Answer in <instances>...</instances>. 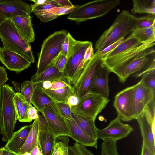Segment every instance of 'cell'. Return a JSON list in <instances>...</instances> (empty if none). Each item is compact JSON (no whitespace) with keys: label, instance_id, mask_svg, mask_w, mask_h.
Wrapping results in <instances>:
<instances>
[{"label":"cell","instance_id":"cell-49","mask_svg":"<svg viewBox=\"0 0 155 155\" xmlns=\"http://www.w3.org/2000/svg\"><path fill=\"white\" fill-rule=\"evenodd\" d=\"M68 136H62L58 137L59 139L63 143V155H68V144L69 142V139Z\"/></svg>","mask_w":155,"mask_h":155},{"label":"cell","instance_id":"cell-3","mask_svg":"<svg viewBox=\"0 0 155 155\" xmlns=\"http://www.w3.org/2000/svg\"><path fill=\"white\" fill-rule=\"evenodd\" d=\"M68 47L66 62L64 71L69 84H72L75 78L86 65L84 58L85 51L92 43L89 41H78L69 32L67 34Z\"/></svg>","mask_w":155,"mask_h":155},{"label":"cell","instance_id":"cell-37","mask_svg":"<svg viewBox=\"0 0 155 155\" xmlns=\"http://www.w3.org/2000/svg\"><path fill=\"white\" fill-rule=\"evenodd\" d=\"M14 103L17 117L18 120L20 118L21 109L24 103L26 101L20 92L15 93L14 97Z\"/></svg>","mask_w":155,"mask_h":155},{"label":"cell","instance_id":"cell-60","mask_svg":"<svg viewBox=\"0 0 155 155\" xmlns=\"http://www.w3.org/2000/svg\"><path fill=\"white\" fill-rule=\"evenodd\" d=\"M21 155H31V154L30 153L28 152H26Z\"/></svg>","mask_w":155,"mask_h":155},{"label":"cell","instance_id":"cell-47","mask_svg":"<svg viewBox=\"0 0 155 155\" xmlns=\"http://www.w3.org/2000/svg\"><path fill=\"white\" fill-rule=\"evenodd\" d=\"M63 146L60 141L55 142L52 155H63Z\"/></svg>","mask_w":155,"mask_h":155},{"label":"cell","instance_id":"cell-59","mask_svg":"<svg viewBox=\"0 0 155 155\" xmlns=\"http://www.w3.org/2000/svg\"><path fill=\"white\" fill-rule=\"evenodd\" d=\"M4 149L3 147L0 148V155H2Z\"/></svg>","mask_w":155,"mask_h":155},{"label":"cell","instance_id":"cell-4","mask_svg":"<svg viewBox=\"0 0 155 155\" xmlns=\"http://www.w3.org/2000/svg\"><path fill=\"white\" fill-rule=\"evenodd\" d=\"M155 42L143 43L121 54L102 58L104 64L110 72L117 75L119 80L127 66L135 59L155 52Z\"/></svg>","mask_w":155,"mask_h":155},{"label":"cell","instance_id":"cell-27","mask_svg":"<svg viewBox=\"0 0 155 155\" xmlns=\"http://www.w3.org/2000/svg\"><path fill=\"white\" fill-rule=\"evenodd\" d=\"M32 124L31 129L19 153V155H22L26 152L31 153L35 147L39 146L38 142V118L34 120Z\"/></svg>","mask_w":155,"mask_h":155},{"label":"cell","instance_id":"cell-6","mask_svg":"<svg viewBox=\"0 0 155 155\" xmlns=\"http://www.w3.org/2000/svg\"><path fill=\"white\" fill-rule=\"evenodd\" d=\"M68 32L64 30L56 31L48 36L43 41L38 55L37 76L45 70L60 54L62 43Z\"/></svg>","mask_w":155,"mask_h":155},{"label":"cell","instance_id":"cell-5","mask_svg":"<svg viewBox=\"0 0 155 155\" xmlns=\"http://www.w3.org/2000/svg\"><path fill=\"white\" fill-rule=\"evenodd\" d=\"M120 0H98L91 1L78 6L69 15L68 20L79 24L88 20L105 15L118 6Z\"/></svg>","mask_w":155,"mask_h":155},{"label":"cell","instance_id":"cell-44","mask_svg":"<svg viewBox=\"0 0 155 155\" xmlns=\"http://www.w3.org/2000/svg\"><path fill=\"white\" fill-rule=\"evenodd\" d=\"M92 44L86 50L84 58V64L85 65L92 58L94 54Z\"/></svg>","mask_w":155,"mask_h":155},{"label":"cell","instance_id":"cell-9","mask_svg":"<svg viewBox=\"0 0 155 155\" xmlns=\"http://www.w3.org/2000/svg\"><path fill=\"white\" fill-rule=\"evenodd\" d=\"M109 101L100 95L88 92L80 99L77 106L71 107V111L83 117L95 120Z\"/></svg>","mask_w":155,"mask_h":155},{"label":"cell","instance_id":"cell-45","mask_svg":"<svg viewBox=\"0 0 155 155\" xmlns=\"http://www.w3.org/2000/svg\"><path fill=\"white\" fill-rule=\"evenodd\" d=\"M37 109L33 107L32 104L30 105L28 111V116L30 121L38 118L39 114Z\"/></svg>","mask_w":155,"mask_h":155},{"label":"cell","instance_id":"cell-58","mask_svg":"<svg viewBox=\"0 0 155 155\" xmlns=\"http://www.w3.org/2000/svg\"><path fill=\"white\" fill-rule=\"evenodd\" d=\"M6 19L5 17L0 12V25Z\"/></svg>","mask_w":155,"mask_h":155},{"label":"cell","instance_id":"cell-29","mask_svg":"<svg viewBox=\"0 0 155 155\" xmlns=\"http://www.w3.org/2000/svg\"><path fill=\"white\" fill-rule=\"evenodd\" d=\"M131 11L136 14L155 15V0H133Z\"/></svg>","mask_w":155,"mask_h":155},{"label":"cell","instance_id":"cell-55","mask_svg":"<svg viewBox=\"0 0 155 155\" xmlns=\"http://www.w3.org/2000/svg\"><path fill=\"white\" fill-rule=\"evenodd\" d=\"M141 155H154L151 153L147 149L144 145L142 143L141 147Z\"/></svg>","mask_w":155,"mask_h":155},{"label":"cell","instance_id":"cell-15","mask_svg":"<svg viewBox=\"0 0 155 155\" xmlns=\"http://www.w3.org/2000/svg\"><path fill=\"white\" fill-rule=\"evenodd\" d=\"M0 62L6 68L17 74L30 66L31 63L24 57L0 46Z\"/></svg>","mask_w":155,"mask_h":155},{"label":"cell","instance_id":"cell-19","mask_svg":"<svg viewBox=\"0 0 155 155\" xmlns=\"http://www.w3.org/2000/svg\"><path fill=\"white\" fill-rule=\"evenodd\" d=\"M32 124L23 126L13 133L12 137L3 147L10 152L19 155L31 129Z\"/></svg>","mask_w":155,"mask_h":155},{"label":"cell","instance_id":"cell-51","mask_svg":"<svg viewBox=\"0 0 155 155\" xmlns=\"http://www.w3.org/2000/svg\"><path fill=\"white\" fill-rule=\"evenodd\" d=\"M53 1L61 7H71L74 5L68 0H54Z\"/></svg>","mask_w":155,"mask_h":155},{"label":"cell","instance_id":"cell-24","mask_svg":"<svg viewBox=\"0 0 155 155\" xmlns=\"http://www.w3.org/2000/svg\"><path fill=\"white\" fill-rule=\"evenodd\" d=\"M36 85V87L31 98V104H33L38 111L39 112L44 107L47 106L55 112L61 114L55 103L51 100L42 91L41 87L40 86L37 84Z\"/></svg>","mask_w":155,"mask_h":155},{"label":"cell","instance_id":"cell-32","mask_svg":"<svg viewBox=\"0 0 155 155\" xmlns=\"http://www.w3.org/2000/svg\"><path fill=\"white\" fill-rule=\"evenodd\" d=\"M36 86V84L31 80L25 81L21 85L20 93L29 105L32 104L31 99Z\"/></svg>","mask_w":155,"mask_h":155},{"label":"cell","instance_id":"cell-11","mask_svg":"<svg viewBox=\"0 0 155 155\" xmlns=\"http://www.w3.org/2000/svg\"><path fill=\"white\" fill-rule=\"evenodd\" d=\"M133 130L131 126L122 122L120 117L117 116L106 127L97 129V139L117 141L126 137Z\"/></svg>","mask_w":155,"mask_h":155},{"label":"cell","instance_id":"cell-41","mask_svg":"<svg viewBox=\"0 0 155 155\" xmlns=\"http://www.w3.org/2000/svg\"><path fill=\"white\" fill-rule=\"evenodd\" d=\"M55 62L58 70L60 72L64 73L66 62V57L60 54L55 59Z\"/></svg>","mask_w":155,"mask_h":155},{"label":"cell","instance_id":"cell-18","mask_svg":"<svg viewBox=\"0 0 155 155\" xmlns=\"http://www.w3.org/2000/svg\"><path fill=\"white\" fill-rule=\"evenodd\" d=\"M155 62V53L141 56L135 59L125 68L119 80L124 83L131 74L138 71L143 68H146Z\"/></svg>","mask_w":155,"mask_h":155},{"label":"cell","instance_id":"cell-52","mask_svg":"<svg viewBox=\"0 0 155 155\" xmlns=\"http://www.w3.org/2000/svg\"><path fill=\"white\" fill-rule=\"evenodd\" d=\"M52 82L46 81L42 82L36 83L42 88L45 89H49L51 87Z\"/></svg>","mask_w":155,"mask_h":155},{"label":"cell","instance_id":"cell-34","mask_svg":"<svg viewBox=\"0 0 155 155\" xmlns=\"http://www.w3.org/2000/svg\"><path fill=\"white\" fill-rule=\"evenodd\" d=\"M101 155H119L118 152L117 141L113 140H103L101 145Z\"/></svg>","mask_w":155,"mask_h":155},{"label":"cell","instance_id":"cell-31","mask_svg":"<svg viewBox=\"0 0 155 155\" xmlns=\"http://www.w3.org/2000/svg\"><path fill=\"white\" fill-rule=\"evenodd\" d=\"M155 24L150 27L134 30L131 34L141 44L155 41Z\"/></svg>","mask_w":155,"mask_h":155},{"label":"cell","instance_id":"cell-39","mask_svg":"<svg viewBox=\"0 0 155 155\" xmlns=\"http://www.w3.org/2000/svg\"><path fill=\"white\" fill-rule=\"evenodd\" d=\"M125 39V38H122L115 42L109 45L101 51L100 52H96L97 53L98 56L100 58H103L107 54L114 50Z\"/></svg>","mask_w":155,"mask_h":155},{"label":"cell","instance_id":"cell-12","mask_svg":"<svg viewBox=\"0 0 155 155\" xmlns=\"http://www.w3.org/2000/svg\"><path fill=\"white\" fill-rule=\"evenodd\" d=\"M133 91L134 85L121 90L114 97L113 106L117 116L123 121L129 122L133 119L132 112Z\"/></svg>","mask_w":155,"mask_h":155},{"label":"cell","instance_id":"cell-56","mask_svg":"<svg viewBox=\"0 0 155 155\" xmlns=\"http://www.w3.org/2000/svg\"><path fill=\"white\" fill-rule=\"evenodd\" d=\"M50 0H32L30 1L33 2L34 4H31L33 6H36L45 3H48L50 2Z\"/></svg>","mask_w":155,"mask_h":155},{"label":"cell","instance_id":"cell-57","mask_svg":"<svg viewBox=\"0 0 155 155\" xmlns=\"http://www.w3.org/2000/svg\"><path fill=\"white\" fill-rule=\"evenodd\" d=\"M2 155H18L10 152L4 149Z\"/></svg>","mask_w":155,"mask_h":155},{"label":"cell","instance_id":"cell-38","mask_svg":"<svg viewBox=\"0 0 155 155\" xmlns=\"http://www.w3.org/2000/svg\"><path fill=\"white\" fill-rule=\"evenodd\" d=\"M142 79L147 87L155 91V70L144 74Z\"/></svg>","mask_w":155,"mask_h":155},{"label":"cell","instance_id":"cell-43","mask_svg":"<svg viewBox=\"0 0 155 155\" xmlns=\"http://www.w3.org/2000/svg\"><path fill=\"white\" fill-rule=\"evenodd\" d=\"M70 85L68 82L62 80H57L52 82L51 86L49 89L56 90L63 88Z\"/></svg>","mask_w":155,"mask_h":155},{"label":"cell","instance_id":"cell-2","mask_svg":"<svg viewBox=\"0 0 155 155\" xmlns=\"http://www.w3.org/2000/svg\"><path fill=\"white\" fill-rule=\"evenodd\" d=\"M0 39L3 48L18 54L31 63H34L31 43L21 35L9 19H6L0 25Z\"/></svg>","mask_w":155,"mask_h":155},{"label":"cell","instance_id":"cell-25","mask_svg":"<svg viewBox=\"0 0 155 155\" xmlns=\"http://www.w3.org/2000/svg\"><path fill=\"white\" fill-rule=\"evenodd\" d=\"M57 80H62L68 82V79L65 74L60 72L57 68L55 60L54 62L42 72L37 76L33 75L31 78V81L35 83H41L46 81L52 82Z\"/></svg>","mask_w":155,"mask_h":155},{"label":"cell","instance_id":"cell-46","mask_svg":"<svg viewBox=\"0 0 155 155\" xmlns=\"http://www.w3.org/2000/svg\"><path fill=\"white\" fill-rule=\"evenodd\" d=\"M8 80L6 69L0 65V88Z\"/></svg>","mask_w":155,"mask_h":155},{"label":"cell","instance_id":"cell-10","mask_svg":"<svg viewBox=\"0 0 155 155\" xmlns=\"http://www.w3.org/2000/svg\"><path fill=\"white\" fill-rule=\"evenodd\" d=\"M155 91L147 87L143 79L134 85L132 104L133 119H137L146 107L155 101Z\"/></svg>","mask_w":155,"mask_h":155},{"label":"cell","instance_id":"cell-16","mask_svg":"<svg viewBox=\"0 0 155 155\" xmlns=\"http://www.w3.org/2000/svg\"><path fill=\"white\" fill-rule=\"evenodd\" d=\"M0 12L6 19L18 16L31 15L30 5L21 0H0Z\"/></svg>","mask_w":155,"mask_h":155},{"label":"cell","instance_id":"cell-30","mask_svg":"<svg viewBox=\"0 0 155 155\" xmlns=\"http://www.w3.org/2000/svg\"><path fill=\"white\" fill-rule=\"evenodd\" d=\"M141 44L138 40L130 35L103 58H107L123 53Z\"/></svg>","mask_w":155,"mask_h":155},{"label":"cell","instance_id":"cell-42","mask_svg":"<svg viewBox=\"0 0 155 155\" xmlns=\"http://www.w3.org/2000/svg\"><path fill=\"white\" fill-rule=\"evenodd\" d=\"M30 105L26 101L24 104L21 110L20 117L18 120L19 122H31L28 116V111Z\"/></svg>","mask_w":155,"mask_h":155},{"label":"cell","instance_id":"cell-53","mask_svg":"<svg viewBox=\"0 0 155 155\" xmlns=\"http://www.w3.org/2000/svg\"><path fill=\"white\" fill-rule=\"evenodd\" d=\"M2 87L0 88V133L2 127Z\"/></svg>","mask_w":155,"mask_h":155},{"label":"cell","instance_id":"cell-23","mask_svg":"<svg viewBox=\"0 0 155 155\" xmlns=\"http://www.w3.org/2000/svg\"><path fill=\"white\" fill-rule=\"evenodd\" d=\"M78 6L75 5L71 7H57L46 10L33 11L31 12L35 14L42 22L46 23L61 15L69 14Z\"/></svg>","mask_w":155,"mask_h":155},{"label":"cell","instance_id":"cell-1","mask_svg":"<svg viewBox=\"0 0 155 155\" xmlns=\"http://www.w3.org/2000/svg\"><path fill=\"white\" fill-rule=\"evenodd\" d=\"M136 18L129 11L123 10L118 15L110 27L96 41L95 45L96 52L101 51L109 45L131 33Z\"/></svg>","mask_w":155,"mask_h":155},{"label":"cell","instance_id":"cell-21","mask_svg":"<svg viewBox=\"0 0 155 155\" xmlns=\"http://www.w3.org/2000/svg\"><path fill=\"white\" fill-rule=\"evenodd\" d=\"M65 120L71 133L70 137L76 142L85 147H93L97 149V140L87 134L74 120Z\"/></svg>","mask_w":155,"mask_h":155},{"label":"cell","instance_id":"cell-13","mask_svg":"<svg viewBox=\"0 0 155 155\" xmlns=\"http://www.w3.org/2000/svg\"><path fill=\"white\" fill-rule=\"evenodd\" d=\"M40 112L45 118L50 130L57 137H70L71 133L65 119L48 107L45 106Z\"/></svg>","mask_w":155,"mask_h":155},{"label":"cell","instance_id":"cell-26","mask_svg":"<svg viewBox=\"0 0 155 155\" xmlns=\"http://www.w3.org/2000/svg\"><path fill=\"white\" fill-rule=\"evenodd\" d=\"M72 115L74 120L81 130L88 135L97 140L98 128L95 125V120L83 117L72 112Z\"/></svg>","mask_w":155,"mask_h":155},{"label":"cell","instance_id":"cell-54","mask_svg":"<svg viewBox=\"0 0 155 155\" xmlns=\"http://www.w3.org/2000/svg\"><path fill=\"white\" fill-rule=\"evenodd\" d=\"M31 155H42L39 146L35 147L31 152Z\"/></svg>","mask_w":155,"mask_h":155},{"label":"cell","instance_id":"cell-7","mask_svg":"<svg viewBox=\"0 0 155 155\" xmlns=\"http://www.w3.org/2000/svg\"><path fill=\"white\" fill-rule=\"evenodd\" d=\"M2 88V122L0 133L2 140L7 142L12 137L18 120L14 101L15 92L8 84L4 85Z\"/></svg>","mask_w":155,"mask_h":155},{"label":"cell","instance_id":"cell-14","mask_svg":"<svg viewBox=\"0 0 155 155\" xmlns=\"http://www.w3.org/2000/svg\"><path fill=\"white\" fill-rule=\"evenodd\" d=\"M38 142L42 155H52L57 137L49 129L46 120L39 115Z\"/></svg>","mask_w":155,"mask_h":155},{"label":"cell","instance_id":"cell-40","mask_svg":"<svg viewBox=\"0 0 155 155\" xmlns=\"http://www.w3.org/2000/svg\"><path fill=\"white\" fill-rule=\"evenodd\" d=\"M31 11H40L46 10L51 9L53 8L60 6L57 3L54 2L53 0H50L49 2L44 4L33 6L30 5Z\"/></svg>","mask_w":155,"mask_h":155},{"label":"cell","instance_id":"cell-50","mask_svg":"<svg viewBox=\"0 0 155 155\" xmlns=\"http://www.w3.org/2000/svg\"><path fill=\"white\" fill-rule=\"evenodd\" d=\"M68 40L67 36L62 43L60 54L66 56L68 47Z\"/></svg>","mask_w":155,"mask_h":155},{"label":"cell","instance_id":"cell-48","mask_svg":"<svg viewBox=\"0 0 155 155\" xmlns=\"http://www.w3.org/2000/svg\"><path fill=\"white\" fill-rule=\"evenodd\" d=\"M79 102L80 99L74 94H72L68 97L66 103L71 107L77 106Z\"/></svg>","mask_w":155,"mask_h":155},{"label":"cell","instance_id":"cell-33","mask_svg":"<svg viewBox=\"0 0 155 155\" xmlns=\"http://www.w3.org/2000/svg\"><path fill=\"white\" fill-rule=\"evenodd\" d=\"M155 24V15L149 14L140 17H137L133 31L147 28Z\"/></svg>","mask_w":155,"mask_h":155},{"label":"cell","instance_id":"cell-35","mask_svg":"<svg viewBox=\"0 0 155 155\" xmlns=\"http://www.w3.org/2000/svg\"><path fill=\"white\" fill-rule=\"evenodd\" d=\"M68 155H95L86 147L75 142L68 147Z\"/></svg>","mask_w":155,"mask_h":155},{"label":"cell","instance_id":"cell-20","mask_svg":"<svg viewBox=\"0 0 155 155\" xmlns=\"http://www.w3.org/2000/svg\"><path fill=\"white\" fill-rule=\"evenodd\" d=\"M143 138V143L147 149L155 155V134L152 126L149 123L143 111L137 119Z\"/></svg>","mask_w":155,"mask_h":155},{"label":"cell","instance_id":"cell-8","mask_svg":"<svg viewBox=\"0 0 155 155\" xmlns=\"http://www.w3.org/2000/svg\"><path fill=\"white\" fill-rule=\"evenodd\" d=\"M103 64V59L98 57L96 52L75 78L71 86L74 94L80 99L88 93L94 75Z\"/></svg>","mask_w":155,"mask_h":155},{"label":"cell","instance_id":"cell-28","mask_svg":"<svg viewBox=\"0 0 155 155\" xmlns=\"http://www.w3.org/2000/svg\"><path fill=\"white\" fill-rule=\"evenodd\" d=\"M41 88L42 91L55 102H66L68 97L70 95L74 94L72 87L71 85L63 88L56 90Z\"/></svg>","mask_w":155,"mask_h":155},{"label":"cell","instance_id":"cell-22","mask_svg":"<svg viewBox=\"0 0 155 155\" xmlns=\"http://www.w3.org/2000/svg\"><path fill=\"white\" fill-rule=\"evenodd\" d=\"M9 19L14 25L21 35L30 43L35 39L31 17L15 16Z\"/></svg>","mask_w":155,"mask_h":155},{"label":"cell","instance_id":"cell-36","mask_svg":"<svg viewBox=\"0 0 155 155\" xmlns=\"http://www.w3.org/2000/svg\"><path fill=\"white\" fill-rule=\"evenodd\" d=\"M55 103L62 116L65 119L74 120L71 107L66 102Z\"/></svg>","mask_w":155,"mask_h":155},{"label":"cell","instance_id":"cell-17","mask_svg":"<svg viewBox=\"0 0 155 155\" xmlns=\"http://www.w3.org/2000/svg\"><path fill=\"white\" fill-rule=\"evenodd\" d=\"M110 73L104 64L101 66L93 78L88 92L100 95L108 99L110 91L109 85Z\"/></svg>","mask_w":155,"mask_h":155}]
</instances>
